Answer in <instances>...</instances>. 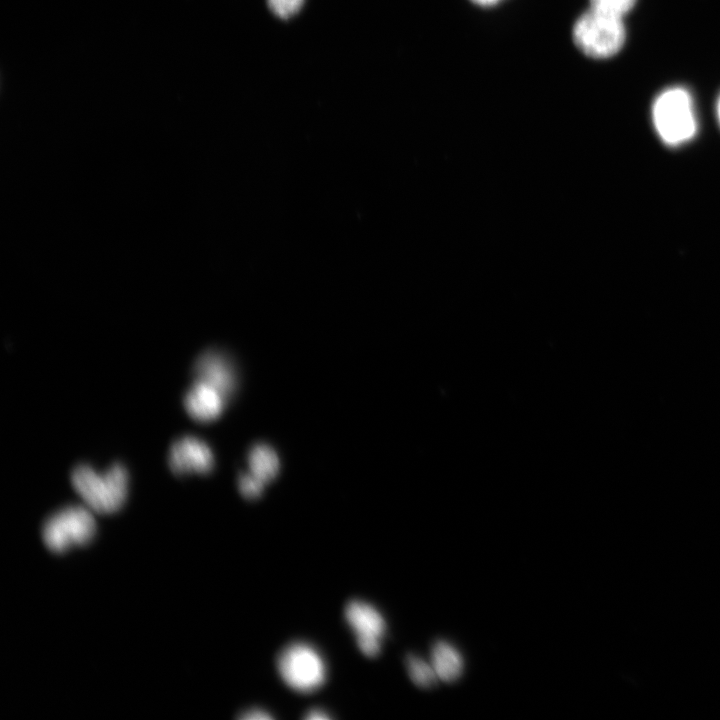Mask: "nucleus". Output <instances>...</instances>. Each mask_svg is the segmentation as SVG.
<instances>
[{
	"label": "nucleus",
	"instance_id": "nucleus-15",
	"mask_svg": "<svg viewBox=\"0 0 720 720\" xmlns=\"http://www.w3.org/2000/svg\"><path fill=\"white\" fill-rule=\"evenodd\" d=\"M239 491L247 499H255L259 497L265 486L251 473L242 474L238 481Z\"/></svg>",
	"mask_w": 720,
	"mask_h": 720
},
{
	"label": "nucleus",
	"instance_id": "nucleus-3",
	"mask_svg": "<svg viewBox=\"0 0 720 720\" xmlns=\"http://www.w3.org/2000/svg\"><path fill=\"white\" fill-rule=\"evenodd\" d=\"M652 118L660 138L668 145L690 140L696 132V118L689 92L680 87L663 91L655 100Z\"/></svg>",
	"mask_w": 720,
	"mask_h": 720
},
{
	"label": "nucleus",
	"instance_id": "nucleus-6",
	"mask_svg": "<svg viewBox=\"0 0 720 720\" xmlns=\"http://www.w3.org/2000/svg\"><path fill=\"white\" fill-rule=\"evenodd\" d=\"M345 618L361 652L368 657L376 656L385 632V621L380 612L369 603L354 600L347 604Z\"/></svg>",
	"mask_w": 720,
	"mask_h": 720
},
{
	"label": "nucleus",
	"instance_id": "nucleus-17",
	"mask_svg": "<svg viewBox=\"0 0 720 720\" xmlns=\"http://www.w3.org/2000/svg\"><path fill=\"white\" fill-rule=\"evenodd\" d=\"M330 718L331 717L329 716L328 713H326V711L319 709V708L310 710L307 713V715L305 716V719H308V720H325V719H330Z\"/></svg>",
	"mask_w": 720,
	"mask_h": 720
},
{
	"label": "nucleus",
	"instance_id": "nucleus-12",
	"mask_svg": "<svg viewBox=\"0 0 720 720\" xmlns=\"http://www.w3.org/2000/svg\"><path fill=\"white\" fill-rule=\"evenodd\" d=\"M406 664L409 677L421 688H431L439 679L433 666L419 657L408 656Z\"/></svg>",
	"mask_w": 720,
	"mask_h": 720
},
{
	"label": "nucleus",
	"instance_id": "nucleus-7",
	"mask_svg": "<svg viewBox=\"0 0 720 720\" xmlns=\"http://www.w3.org/2000/svg\"><path fill=\"white\" fill-rule=\"evenodd\" d=\"M169 466L177 475L204 474L212 470L214 457L204 441L193 436H183L170 447Z\"/></svg>",
	"mask_w": 720,
	"mask_h": 720
},
{
	"label": "nucleus",
	"instance_id": "nucleus-9",
	"mask_svg": "<svg viewBox=\"0 0 720 720\" xmlns=\"http://www.w3.org/2000/svg\"><path fill=\"white\" fill-rule=\"evenodd\" d=\"M225 399L214 387L195 380L185 394L184 406L193 419L209 422L222 414Z\"/></svg>",
	"mask_w": 720,
	"mask_h": 720
},
{
	"label": "nucleus",
	"instance_id": "nucleus-14",
	"mask_svg": "<svg viewBox=\"0 0 720 720\" xmlns=\"http://www.w3.org/2000/svg\"><path fill=\"white\" fill-rule=\"evenodd\" d=\"M303 4L304 0H267L270 11L281 19L294 16Z\"/></svg>",
	"mask_w": 720,
	"mask_h": 720
},
{
	"label": "nucleus",
	"instance_id": "nucleus-16",
	"mask_svg": "<svg viewBox=\"0 0 720 720\" xmlns=\"http://www.w3.org/2000/svg\"><path fill=\"white\" fill-rule=\"evenodd\" d=\"M273 718L268 712L259 708H252L240 715V719L243 720H269Z\"/></svg>",
	"mask_w": 720,
	"mask_h": 720
},
{
	"label": "nucleus",
	"instance_id": "nucleus-2",
	"mask_svg": "<svg viewBox=\"0 0 720 720\" xmlns=\"http://www.w3.org/2000/svg\"><path fill=\"white\" fill-rule=\"evenodd\" d=\"M622 17L589 8L575 22L572 36L575 45L592 58L616 54L625 41Z\"/></svg>",
	"mask_w": 720,
	"mask_h": 720
},
{
	"label": "nucleus",
	"instance_id": "nucleus-19",
	"mask_svg": "<svg viewBox=\"0 0 720 720\" xmlns=\"http://www.w3.org/2000/svg\"><path fill=\"white\" fill-rule=\"evenodd\" d=\"M717 115H718V119H719V121H720V98H719L718 103H717Z\"/></svg>",
	"mask_w": 720,
	"mask_h": 720
},
{
	"label": "nucleus",
	"instance_id": "nucleus-13",
	"mask_svg": "<svg viewBox=\"0 0 720 720\" xmlns=\"http://www.w3.org/2000/svg\"><path fill=\"white\" fill-rule=\"evenodd\" d=\"M635 2L636 0H590V7L623 18Z\"/></svg>",
	"mask_w": 720,
	"mask_h": 720
},
{
	"label": "nucleus",
	"instance_id": "nucleus-8",
	"mask_svg": "<svg viewBox=\"0 0 720 720\" xmlns=\"http://www.w3.org/2000/svg\"><path fill=\"white\" fill-rule=\"evenodd\" d=\"M193 373L196 380L217 389L225 398L234 392L236 378L231 363L216 351H207L195 361Z\"/></svg>",
	"mask_w": 720,
	"mask_h": 720
},
{
	"label": "nucleus",
	"instance_id": "nucleus-1",
	"mask_svg": "<svg viewBox=\"0 0 720 720\" xmlns=\"http://www.w3.org/2000/svg\"><path fill=\"white\" fill-rule=\"evenodd\" d=\"M71 482L89 509L101 514L117 512L128 492V473L121 464H114L104 473L88 465H78Z\"/></svg>",
	"mask_w": 720,
	"mask_h": 720
},
{
	"label": "nucleus",
	"instance_id": "nucleus-5",
	"mask_svg": "<svg viewBox=\"0 0 720 720\" xmlns=\"http://www.w3.org/2000/svg\"><path fill=\"white\" fill-rule=\"evenodd\" d=\"M277 667L287 686L300 693H311L326 680L323 657L317 649L304 642H296L283 649Z\"/></svg>",
	"mask_w": 720,
	"mask_h": 720
},
{
	"label": "nucleus",
	"instance_id": "nucleus-10",
	"mask_svg": "<svg viewBox=\"0 0 720 720\" xmlns=\"http://www.w3.org/2000/svg\"><path fill=\"white\" fill-rule=\"evenodd\" d=\"M432 666L444 682L456 681L463 672L464 662L459 651L446 641H437L432 649Z\"/></svg>",
	"mask_w": 720,
	"mask_h": 720
},
{
	"label": "nucleus",
	"instance_id": "nucleus-18",
	"mask_svg": "<svg viewBox=\"0 0 720 720\" xmlns=\"http://www.w3.org/2000/svg\"><path fill=\"white\" fill-rule=\"evenodd\" d=\"M471 1H473L474 3L481 5V6H490V5H493L497 2H499L500 0H471Z\"/></svg>",
	"mask_w": 720,
	"mask_h": 720
},
{
	"label": "nucleus",
	"instance_id": "nucleus-4",
	"mask_svg": "<svg viewBox=\"0 0 720 720\" xmlns=\"http://www.w3.org/2000/svg\"><path fill=\"white\" fill-rule=\"evenodd\" d=\"M96 532L92 510L79 505L67 506L48 517L42 529L46 547L54 553L88 544Z\"/></svg>",
	"mask_w": 720,
	"mask_h": 720
},
{
	"label": "nucleus",
	"instance_id": "nucleus-11",
	"mask_svg": "<svg viewBox=\"0 0 720 720\" xmlns=\"http://www.w3.org/2000/svg\"><path fill=\"white\" fill-rule=\"evenodd\" d=\"M248 465L250 473L262 483L267 484L278 474L280 462L271 447L258 444L249 452Z\"/></svg>",
	"mask_w": 720,
	"mask_h": 720
}]
</instances>
